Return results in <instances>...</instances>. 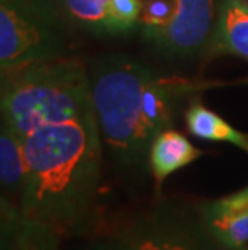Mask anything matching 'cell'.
Returning a JSON list of instances; mask_svg holds the SVG:
<instances>
[{"instance_id":"10","label":"cell","mask_w":248,"mask_h":250,"mask_svg":"<svg viewBox=\"0 0 248 250\" xmlns=\"http://www.w3.org/2000/svg\"><path fill=\"white\" fill-rule=\"evenodd\" d=\"M198 157H202V152L195 148L186 136L174 129L161 131L153 139L149 153L152 173L158 183H163L170 174L187 167Z\"/></svg>"},{"instance_id":"17","label":"cell","mask_w":248,"mask_h":250,"mask_svg":"<svg viewBox=\"0 0 248 250\" xmlns=\"http://www.w3.org/2000/svg\"><path fill=\"white\" fill-rule=\"evenodd\" d=\"M247 3H248V0H247Z\"/></svg>"},{"instance_id":"5","label":"cell","mask_w":248,"mask_h":250,"mask_svg":"<svg viewBox=\"0 0 248 250\" xmlns=\"http://www.w3.org/2000/svg\"><path fill=\"white\" fill-rule=\"evenodd\" d=\"M219 0H177L176 13L165 28L142 34L168 57H192L207 50Z\"/></svg>"},{"instance_id":"15","label":"cell","mask_w":248,"mask_h":250,"mask_svg":"<svg viewBox=\"0 0 248 250\" xmlns=\"http://www.w3.org/2000/svg\"><path fill=\"white\" fill-rule=\"evenodd\" d=\"M77 250H108V246H105V244H91V246L79 247Z\"/></svg>"},{"instance_id":"3","label":"cell","mask_w":248,"mask_h":250,"mask_svg":"<svg viewBox=\"0 0 248 250\" xmlns=\"http://www.w3.org/2000/svg\"><path fill=\"white\" fill-rule=\"evenodd\" d=\"M91 92L102 142L123 167H137L150 153L145 89L153 71L128 55L112 54L92 63Z\"/></svg>"},{"instance_id":"2","label":"cell","mask_w":248,"mask_h":250,"mask_svg":"<svg viewBox=\"0 0 248 250\" xmlns=\"http://www.w3.org/2000/svg\"><path fill=\"white\" fill-rule=\"evenodd\" d=\"M2 116L23 139L44 126L94 118L89 71L61 57L2 74Z\"/></svg>"},{"instance_id":"6","label":"cell","mask_w":248,"mask_h":250,"mask_svg":"<svg viewBox=\"0 0 248 250\" xmlns=\"http://www.w3.org/2000/svg\"><path fill=\"white\" fill-rule=\"evenodd\" d=\"M108 250H210L202 231L176 215H155L123 231Z\"/></svg>"},{"instance_id":"13","label":"cell","mask_w":248,"mask_h":250,"mask_svg":"<svg viewBox=\"0 0 248 250\" xmlns=\"http://www.w3.org/2000/svg\"><path fill=\"white\" fill-rule=\"evenodd\" d=\"M177 0H142L139 24L142 34L153 33L170 24L176 13Z\"/></svg>"},{"instance_id":"1","label":"cell","mask_w":248,"mask_h":250,"mask_svg":"<svg viewBox=\"0 0 248 250\" xmlns=\"http://www.w3.org/2000/svg\"><path fill=\"white\" fill-rule=\"evenodd\" d=\"M24 220L58 239L82 231L100 181L97 116L31 132L24 137Z\"/></svg>"},{"instance_id":"16","label":"cell","mask_w":248,"mask_h":250,"mask_svg":"<svg viewBox=\"0 0 248 250\" xmlns=\"http://www.w3.org/2000/svg\"><path fill=\"white\" fill-rule=\"evenodd\" d=\"M237 250H248V247H240V249H237Z\"/></svg>"},{"instance_id":"9","label":"cell","mask_w":248,"mask_h":250,"mask_svg":"<svg viewBox=\"0 0 248 250\" xmlns=\"http://www.w3.org/2000/svg\"><path fill=\"white\" fill-rule=\"evenodd\" d=\"M208 55H235L248 60L247 0H219L218 17L207 47Z\"/></svg>"},{"instance_id":"4","label":"cell","mask_w":248,"mask_h":250,"mask_svg":"<svg viewBox=\"0 0 248 250\" xmlns=\"http://www.w3.org/2000/svg\"><path fill=\"white\" fill-rule=\"evenodd\" d=\"M66 20L60 0H0L2 74L66 57Z\"/></svg>"},{"instance_id":"7","label":"cell","mask_w":248,"mask_h":250,"mask_svg":"<svg viewBox=\"0 0 248 250\" xmlns=\"http://www.w3.org/2000/svg\"><path fill=\"white\" fill-rule=\"evenodd\" d=\"M26 183L24 139L2 116L0 129V186H2V220L23 216Z\"/></svg>"},{"instance_id":"8","label":"cell","mask_w":248,"mask_h":250,"mask_svg":"<svg viewBox=\"0 0 248 250\" xmlns=\"http://www.w3.org/2000/svg\"><path fill=\"white\" fill-rule=\"evenodd\" d=\"M202 218L208 234L223 247H245L248 244V186L207 204L202 208Z\"/></svg>"},{"instance_id":"12","label":"cell","mask_w":248,"mask_h":250,"mask_svg":"<svg viewBox=\"0 0 248 250\" xmlns=\"http://www.w3.org/2000/svg\"><path fill=\"white\" fill-rule=\"evenodd\" d=\"M66 17L79 28L97 36L123 34L112 17V0H60Z\"/></svg>"},{"instance_id":"14","label":"cell","mask_w":248,"mask_h":250,"mask_svg":"<svg viewBox=\"0 0 248 250\" xmlns=\"http://www.w3.org/2000/svg\"><path fill=\"white\" fill-rule=\"evenodd\" d=\"M110 12L116 24L119 26L121 33H128L135 24H139L142 0H112Z\"/></svg>"},{"instance_id":"11","label":"cell","mask_w":248,"mask_h":250,"mask_svg":"<svg viewBox=\"0 0 248 250\" xmlns=\"http://www.w3.org/2000/svg\"><path fill=\"white\" fill-rule=\"evenodd\" d=\"M186 123L195 137H200L203 141L229 142L248 153V134L237 131L235 127L226 123L218 113L205 108L202 104L195 102L189 107Z\"/></svg>"}]
</instances>
